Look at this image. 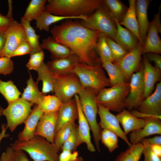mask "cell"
Returning a JSON list of instances; mask_svg holds the SVG:
<instances>
[{"instance_id": "7dc6e473", "label": "cell", "mask_w": 161, "mask_h": 161, "mask_svg": "<svg viewBox=\"0 0 161 161\" xmlns=\"http://www.w3.org/2000/svg\"><path fill=\"white\" fill-rule=\"evenodd\" d=\"M78 156V152L77 151L73 152L67 150H62L59 155V161H75Z\"/></svg>"}, {"instance_id": "4fadbf2b", "label": "cell", "mask_w": 161, "mask_h": 161, "mask_svg": "<svg viewBox=\"0 0 161 161\" xmlns=\"http://www.w3.org/2000/svg\"><path fill=\"white\" fill-rule=\"evenodd\" d=\"M161 5L157 13L155 14L154 18L150 22L145 42L142 50V54L148 53H161V40L159 33L161 32L160 21Z\"/></svg>"}, {"instance_id": "9f6ffc18", "label": "cell", "mask_w": 161, "mask_h": 161, "mask_svg": "<svg viewBox=\"0 0 161 161\" xmlns=\"http://www.w3.org/2000/svg\"><path fill=\"white\" fill-rule=\"evenodd\" d=\"M5 32H0V52L4 47L6 43V37Z\"/></svg>"}, {"instance_id": "94428289", "label": "cell", "mask_w": 161, "mask_h": 161, "mask_svg": "<svg viewBox=\"0 0 161 161\" xmlns=\"http://www.w3.org/2000/svg\"></svg>"}, {"instance_id": "277c9868", "label": "cell", "mask_w": 161, "mask_h": 161, "mask_svg": "<svg viewBox=\"0 0 161 161\" xmlns=\"http://www.w3.org/2000/svg\"><path fill=\"white\" fill-rule=\"evenodd\" d=\"M103 68L101 63L92 66L79 62L70 72L77 76L83 88H91L98 93L103 89L111 86Z\"/></svg>"}, {"instance_id": "44dd1931", "label": "cell", "mask_w": 161, "mask_h": 161, "mask_svg": "<svg viewBox=\"0 0 161 161\" xmlns=\"http://www.w3.org/2000/svg\"><path fill=\"white\" fill-rule=\"evenodd\" d=\"M151 1L150 0H137L136 1V13L139 35L143 45L150 23L148 19L147 10Z\"/></svg>"}, {"instance_id": "cb8c5ba5", "label": "cell", "mask_w": 161, "mask_h": 161, "mask_svg": "<svg viewBox=\"0 0 161 161\" xmlns=\"http://www.w3.org/2000/svg\"><path fill=\"white\" fill-rule=\"evenodd\" d=\"M116 116L126 135L130 132L143 127L145 124L144 120L135 116L130 111L125 108Z\"/></svg>"}, {"instance_id": "e575fe53", "label": "cell", "mask_w": 161, "mask_h": 161, "mask_svg": "<svg viewBox=\"0 0 161 161\" xmlns=\"http://www.w3.org/2000/svg\"><path fill=\"white\" fill-rule=\"evenodd\" d=\"M143 148L141 142L132 144L131 146L121 152L114 161H139Z\"/></svg>"}, {"instance_id": "11a10c76", "label": "cell", "mask_w": 161, "mask_h": 161, "mask_svg": "<svg viewBox=\"0 0 161 161\" xmlns=\"http://www.w3.org/2000/svg\"><path fill=\"white\" fill-rule=\"evenodd\" d=\"M150 145L152 151L157 155L161 157V145Z\"/></svg>"}, {"instance_id": "5b68a950", "label": "cell", "mask_w": 161, "mask_h": 161, "mask_svg": "<svg viewBox=\"0 0 161 161\" xmlns=\"http://www.w3.org/2000/svg\"><path fill=\"white\" fill-rule=\"evenodd\" d=\"M97 93L90 88H82L78 94L81 109L92 133L96 148L100 151V141L102 129L97 120L98 112Z\"/></svg>"}, {"instance_id": "ee69618b", "label": "cell", "mask_w": 161, "mask_h": 161, "mask_svg": "<svg viewBox=\"0 0 161 161\" xmlns=\"http://www.w3.org/2000/svg\"><path fill=\"white\" fill-rule=\"evenodd\" d=\"M140 142L143 146L142 154H143L144 157L143 161H161V157L152 151L150 145L145 138L143 139Z\"/></svg>"}, {"instance_id": "e0dca14e", "label": "cell", "mask_w": 161, "mask_h": 161, "mask_svg": "<svg viewBox=\"0 0 161 161\" xmlns=\"http://www.w3.org/2000/svg\"><path fill=\"white\" fill-rule=\"evenodd\" d=\"M143 64L144 86L143 100L152 93L155 84L160 81L161 71L150 63L145 55L143 57Z\"/></svg>"}, {"instance_id": "7402d4cb", "label": "cell", "mask_w": 161, "mask_h": 161, "mask_svg": "<svg viewBox=\"0 0 161 161\" xmlns=\"http://www.w3.org/2000/svg\"><path fill=\"white\" fill-rule=\"evenodd\" d=\"M78 118V109L74 98L63 103L58 112L55 135L64 125L71 121H75Z\"/></svg>"}, {"instance_id": "816d5d0a", "label": "cell", "mask_w": 161, "mask_h": 161, "mask_svg": "<svg viewBox=\"0 0 161 161\" xmlns=\"http://www.w3.org/2000/svg\"><path fill=\"white\" fill-rule=\"evenodd\" d=\"M15 161H29L24 151L21 150L14 151Z\"/></svg>"}, {"instance_id": "f6af8a7d", "label": "cell", "mask_w": 161, "mask_h": 161, "mask_svg": "<svg viewBox=\"0 0 161 161\" xmlns=\"http://www.w3.org/2000/svg\"><path fill=\"white\" fill-rule=\"evenodd\" d=\"M14 69L13 62L11 58L6 56L0 57V74L9 75L13 72Z\"/></svg>"}, {"instance_id": "9c48e42d", "label": "cell", "mask_w": 161, "mask_h": 161, "mask_svg": "<svg viewBox=\"0 0 161 161\" xmlns=\"http://www.w3.org/2000/svg\"><path fill=\"white\" fill-rule=\"evenodd\" d=\"M33 105L19 97L8 104L7 108L4 109L3 114L6 118V126L10 131H14L18 126L24 123L31 113Z\"/></svg>"}, {"instance_id": "52a82bcc", "label": "cell", "mask_w": 161, "mask_h": 161, "mask_svg": "<svg viewBox=\"0 0 161 161\" xmlns=\"http://www.w3.org/2000/svg\"><path fill=\"white\" fill-rule=\"evenodd\" d=\"M129 90V82H127L105 88L97 94V103L110 111L119 113L125 108L126 99Z\"/></svg>"}, {"instance_id": "8fae6325", "label": "cell", "mask_w": 161, "mask_h": 161, "mask_svg": "<svg viewBox=\"0 0 161 161\" xmlns=\"http://www.w3.org/2000/svg\"><path fill=\"white\" fill-rule=\"evenodd\" d=\"M143 64L132 75L129 82L130 90L125 101V108L131 111L136 110L143 100L144 86L143 77Z\"/></svg>"}, {"instance_id": "4dcf8cb0", "label": "cell", "mask_w": 161, "mask_h": 161, "mask_svg": "<svg viewBox=\"0 0 161 161\" xmlns=\"http://www.w3.org/2000/svg\"><path fill=\"white\" fill-rule=\"evenodd\" d=\"M21 23L24 27L26 34L27 42L31 48L30 55L42 50L39 42L40 35L36 34L30 22L21 18Z\"/></svg>"}, {"instance_id": "7bdbcfd3", "label": "cell", "mask_w": 161, "mask_h": 161, "mask_svg": "<svg viewBox=\"0 0 161 161\" xmlns=\"http://www.w3.org/2000/svg\"><path fill=\"white\" fill-rule=\"evenodd\" d=\"M44 57L43 50L30 55V57L26 66L29 70L36 71L42 64Z\"/></svg>"}, {"instance_id": "f907efd6", "label": "cell", "mask_w": 161, "mask_h": 161, "mask_svg": "<svg viewBox=\"0 0 161 161\" xmlns=\"http://www.w3.org/2000/svg\"><path fill=\"white\" fill-rule=\"evenodd\" d=\"M14 20L6 16L0 15V32H5Z\"/></svg>"}, {"instance_id": "5bb4252c", "label": "cell", "mask_w": 161, "mask_h": 161, "mask_svg": "<svg viewBox=\"0 0 161 161\" xmlns=\"http://www.w3.org/2000/svg\"><path fill=\"white\" fill-rule=\"evenodd\" d=\"M98 112L100 122L98 124L102 129L109 130L116 134L118 137L123 139L129 148L132 144L121 128L120 123L116 116L108 109L98 104Z\"/></svg>"}, {"instance_id": "c3c4849f", "label": "cell", "mask_w": 161, "mask_h": 161, "mask_svg": "<svg viewBox=\"0 0 161 161\" xmlns=\"http://www.w3.org/2000/svg\"><path fill=\"white\" fill-rule=\"evenodd\" d=\"M14 152L15 151L12 146L7 147L1 154L0 161H15Z\"/></svg>"}, {"instance_id": "3957f363", "label": "cell", "mask_w": 161, "mask_h": 161, "mask_svg": "<svg viewBox=\"0 0 161 161\" xmlns=\"http://www.w3.org/2000/svg\"><path fill=\"white\" fill-rule=\"evenodd\" d=\"M14 151L27 152L33 161H59L60 149L44 138L35 135L26 141L16 140L11 146Z\"/></svg>"}, {"instance_id": "60d3db41", "label": "cell", "mask_w": 161, "mask_h": 161, "mask_svg": "<svg viewBox=\"0 0 161 161\" xmlns=\"http://www.w3.org/2000/svg\"><path fill=\"white\" fill-rule=\"evenodd\" d=\"M78 125L75 123L70 135L64 143L61 149L67 150L73 152L76 151L78 146Z\"/></svg>"}, {"instance_id": "6f0895ef", "label": "cell", "mask_w": 161, "mask_h": 161, "mask_svg": "<svg viewBox=\"0 0 161 161\" xmlns=\"http://www.w3.org/2000/svg\"><path fill=\"white\" fill-rule=\"evenodd\" d=\"M4 109L3 108L2 106L0 105V117L3 115V112Z\"/></svg>"}, {"instance_id": "484cf974", "label": "cell", "mask_w": 161, "mask_h": 161, "mask_svg": "<svg viewBox=\"0 0 161 161\" xmlns=\"http://www.w3.org/2000/svg\"><path fill=\"white\" fill-rule=\"evenodd\" d=\"M115 21L117 25V30L114 41L129 52L134 48L139 41L131 32L122 27L116 21Z\"/></svg>"}, {"instance_id": "681fc988", "label": "cell", "mask_w": 161, "mask_h": 161, "mask_svg": "<svg viewBox=\"0 0 161 161\" xmlns=\"http://www.w3.org/2000/svg\"><path fill=\"white\" fill-rule=\"evenodd\" d=\"M149 61H153L155 64L154 66L161 71V56L160 54L150 52L145 55Z\"/></svg>"}, {"instance_id": "ab89813d", "label": "cell", "mask_w": 161, "mask_h": 161, "mask_svg": "<svg viewBox=\"0 0 161 161\" xmlns=\"http://www.w3.org/2000/svg\"><path fill=\"white\" fill-rule=\"evenodd\" d=\"M75 121H71L63 126L55 134L54 144L60 150L64 142L70 135L75 123Z\"/></svg>"}, {"instance_id": "91938a15", "label": "cell", "mask_w": 161, "mask_h": 161, "mask_svg": "<svg viewBox=\"0 0 161 161\" xmlns=\"http://www.w3.org/2000/svg\"><path fill=\"white\" fill-rule=\"evenodd\" d=\"M2 15L1 14V13L0 12V15Z\"/></svg>"}, {"instance_id": "30bf717a", "label": "cell", "mask_w": 161, "mask_h": 161, "mask_svg": "<svg viewBox=\"0 0 161 161\" xmlns=\"http://www.w3.org/2000/svg\"><path fill=\"white\" fill-rule=\"evenodd\" d=\"M143 46L139 42L134 48L121 58L113 62L121 71L126 82H129L132 75L140 67Z\"/></svg>"}, {"instance_id": "836d02e7", "label": "cell", "mask_w": 161, "mask_h": 161, "mask_svg": "<svg viewBox=\"0 0 161 161\" xmlns=\"http://www.w3.org/2000/svg\"><path fill=\"white\" fill-rule=\"evenodd\" d=\"M0 93L4 97L8 104L19 98L21 94L12 80L5 81L1 79Z\"/></svg>"}, {"instance_id": "f5cc1de1", "label": "cell", "mask_w": 161, "mask_h": 161, "mask_svg": "<svg viewBox=\"0 0 161 161\" xmlns=\"http://www.w3.org/2000/svg\"><path fill=\"white\" fill-rule=\"evenodd\" d=\"M150 145H161V136L159 135L149 138H145Z\"/></svg>"}, {"instance_id": "d4e9b609", "label": "cell", "mask_w": 161, "mask_h": 161, "mask_svg": "<svg viewBox=\"0 0 161 161\" xmlns=\"http://www.w3.org/2000/svg\"><path fill=\"white\" fill-rule=\"evenodd\" d=\"M40 46L42 49H47L50 52L52 59L63 58L74 54L69 48L57 42L51 36L42 40Z\"/></svg>"}, {"instance_id": "f546056e", "label": "cell", "mask_w": 161, "mask_h": 161, "mask_svg": "<svg viewBox=\"0 0 161 161\" xmlns=\"http://www.w3.org/2000/svg\"><path fill=\"white\" fill-rule=\"evenodd\" d=\"M75 17H66L55 15L44 11L36 19V28L40 30L49 31V27L52 24L64 20L76 19Z\"/></svg>"}, {"instance_id": "7a4b0ae2", "label": "cell", "mask_w": 161, "mask_h": 161, "mask_svg": "<svg viewBox=\"0 0 161 161\" xmlns=\"http://www.w3.org/2000/svg\"><path fill=\"white\" fill-rule=\"evenodd\" d=\"M45 11L52 14L85 20L103 2L102 0H49Z\"/></svg>"}, {"instance_id": "603a6c76", "label": "cell", "mask_w": 161, "mask_h": 161, "mask_svg": "<svg viewBox=\"0 0 161 161\" xmlns=\"http://www.w3.org/2000/svg\"><path fill=\"white\" fill-rule=\"evenodd\" d=\"M80 61L74 54L67 57L52 59L46 63L48 68L53 72L64 74L71 72Z\"/></svg>"}, {"instance_id": "f35d334b", "label": "cell", "mask_w": 161, "mask_h": 161, "mask_svg": "<svg viewBox=\"0 0 161 161\" xmlns=\"http://www.w3.org/2000/svg\"><path fill=\"white\" fill-rule=\"evenodd\" d=\"M117 135L113 132L107 129H102L100 140L110 153L112 152L118 147Z\"/></svg>"}, {"instance_id": "f1b7e54d", "label": "cell", "mask_w": 161, "mask_h": 161, "mask_svg": "<svg viewBox=\"0 0 161 161\" xmlns=\"http://www.w3.org/2000/svg\"><path fill=\"white\" fill-rule=\"evenodd\" d=\"M29 78L27 82V86L23 91L21 97L35 105H38L42 101L44 95L38 89V83L34 81L29 71Z\"/></svg>"}, {"instance_id": "9a60e30c", "label": "cell", "mask_w": 161, "mask_h": 161, "mask_svg": "<svg viewBox=\"0 0 161 161\" xmlns=\"http://www.w3.org/2000/svg\"><path fill=\"white\" fill-rule=\"evenodd\" d=\"M58 112L44 113L38 123L35 135L41 137L54 144Z\"/></svg>"}, {"instance_id": "bcb514c9", "label": "cell", "mask_w": 161, "mask_h": 161, "mask_svg": "<svg viewBox=\"0 0 161 161\" xmlns=\"http://www.w3.org/2000/svg\"><path fill=\"white\" fill-rule=\"evenodd\" d=\"M31 52L30 47L27 42L21 44L10 55L9 57H12L21 56L28 54H30Z\"/></svg>"}, {"instance_id": "1f68e13d", "label": "cell", "mask_w": 161, "mask_h": 161, "mask_svg": "<svg viewBox=\"0 0 161 161\" xmlns=\"http://www.w3.org/2000/svg\"><path fill=\"white\" fill-rule=\"evenodd\" d=\"M100 61L103 67L108 74L111 86L126 82L121 71L113 62L104 60Z\"/></svg>"}, {"instance_id": "d590c367", "label": "cell", "mask_w": 161, "mask_h": 161, "mask_svg": "<svg viewBox=\"0 0 161 161\" xmlns=\"http://www.w3.org/2000/svg\"><path fill=\"white\" fill-rule=\"evenodd\" d=\"M103 2L109 8L114 20L119 23L123 20L128 9L120 0H104Z\"/></svg>"}, {"instance_id": "ba28073f", "label": "cell", "mask_w": 161, "mask_h": 161, "mask_svg": "<svg viewBox=\"0 0 161 161\" xmlns=\"http://www.w3.org/2000/svg\"><path fill=\"white\" fill-rule=\"evenodd\" d=\"M53 92L62 103L68 101L83 88L77 76L74 73L60 74L53 72Z\"/></svg>"}, {"instance_id": "2e32d148", "label": "cell", "mask_w": 161, "mask_h": 161, "mask_svg": "<svg viewBox=\"0 0 161 161\" xmlns=\"http://www.w3.org/2000/svg\"><path fill=\"white\" fill-rule=\"evenodd\" d=\"M144 120L145 121V126L130 134V142L132 144L139 143L143 139L151 135H161V116H152Z\"/></svg>"}, {"instance_id": "4316f807", "label": "cell", "mask_w": 161, "mask_h": 161, "mask_svg": "<svg viewBox=\"0 0 161 161\" xmlns=\"http://www.w3.org/2000/svg\"><path fill=\"white\" fill-rule=\"evenodd\" d=\"M135 0L129 1V7L123 20L119 24L124 26L138 38L139 42L143 45L140 39L136 17Z\"/></svg>"}, {"instance_id": "74e56055", "label": "cell", "mask_w": 161, "mask_h": 161, "mask_svg": "<svg viewBox=\"0 0 161 161\" xmlns=\"http://www.w3.org/2000/svg\"><path fill=\"white\" fill-rule=\"evenodd\" d=\"M96 49L100 60L113 62L111 51L106 40V35L100 32L96 45Z\"/></svg>"}, {"instance_id": "6da1fadb", "label": "cell", "mask_w": 161, "mask_h": 161, "mask_svg": "<svg viewBox=\"0 0 161 161\" xmlns=\"http://www.w3.org/2000/svg\"><path fill=\"white\" fill-rule=\"evenodd\" d=\"M50 32L57 42L67 47L78 57L80 62L92 66L101 63L96 49L99 31L68 20L54 26Z\"/></svg>"}, {"instance_id": "b9f144b4", "label": "cell", "mask_w": 161, "mask_h": 161, "mask_svg": "<svg viewBox=\"0 0 161 161\" xmlns=\"http://www.w3.org/2000/svg\"><path fill=\"white\" fill-rule=\"evenodd\" d=\"M106 40L111 51L113 62L120 59L128 52L120 45L106 36Z\"/></svg>"}, {"instance_id": "d6986e66", "label": "cell", "mask_w": 161, "mask_h": 161, "mask_svg": "<svg viewBox=\"0 0 161 161\" xmlns=\"http://www.w3.org/2000/svg\"><path fill=\"white\" fill-rule=\"evenodd\" d=\"M74 98L76 103L78 111V145L79 146L82 143H85L89 151L91 152H94L96 149L91 141L90 127L81 108L78 95H76Z\"/></svg>"}, {"instance_id": "8992f818", "label": "cell", "mask_w": 161, "mask_h": 161, "mask_svg": "<svg viewBox=\"0 0 161 161\" xmlns=\"http://www.w3.org/2000/svg\"><path fill=\"white\" fill-rule=\"evenodd\" d=\"M81 20L80 23L84 27L102 32L114 41L117 30L116 24L103 1L86 20Z\"/></svg>"}, {"instance_id": "680465c9", "label": "cell", "mask_w": 161, "mask_h": 161, "mask_svg": "<svg viewBox=\"0 0 161 161\" xmlns=\"http://www.w3.org/2000/svg\"><path fill=\"white\" fill-rule=\"evenodd\" d=\"M75 161H83V159L81 157H78Z\"/></svg>"}, {"instance_id": "ffe728a7", "label": "cell", "mask_w": 161, "mask_h": 161, "mask_svg": "<svg viewBox=\"0 0 161 161\" xmlns=\"http://www.w3.org/2000/svg\"><path fill=\"white\" fill-rule=\"evenodd\" d=\"M44 112L38 105H35L30 114L24 123L23 130L18 135V140L20 141L27 140L35 136L39 120Z\"/></svg>"}, {"instance_id": "83f0119b", "label": "cell", "mask_w": 161, "mask_h": 161, "mask_svg": "<svg viewBox=\"0 0 161 161\" xmlns=\"http://www.w3.org/2000/svg\"><path fill=\"white\" fill-rule=\"evenodd\" d=\"M38 77L36 82L40 81L42 83L41 92L46 95L51 92H53L54 87L53 72L47 66L44 61L36 70Z\"/></svg>"}, {"instance_id": "ac0fdd59", "label": "cell", "mask_w": 161, "mask_h": 161, "mask_svg": "<svg viewBox=\"0 0 161 161\" xmlns=\"http://www.w3.org/2000/svg\"><path fill=\"white\" fill-rule=\"evenodd\" d=\"M137 110L141 113L150 115L161 116V82L156 84L153 93L143 100Z\"/></svg>"}, {"instance_id": "db71d44e", "label": "cell", "mask_w": 161, "mask_h": 161, "mask_svg": "<svg viewBox=\"0 0 161 161\" xmlns=\"http://www.w3.org/2000/svg\"><path fill=\"white\" fill-rule=\"evenodd\" d=\"M1 131L0 133V144L2 140L4 138H7L10 136L9 134H6V132L7 129L6 126V125L2 124L1 125Z\"/></svg>"}, {"instance_id": "d6a6232c", "label": "cell", "mask_w": 161, "mask_h": 161, "mask_svg": "<svg viewBox=\"0 0 161 161\" xmlns=\"http://www.w3.org/2000/svg\"><path fill=\"white\" fill-rule=\"evenodd\" d=\"M46 0H32L22 18L30 21L36 20L45 11Z\"/></svg>"}, {"instance_id": "8d00e7d4", "label": "cell", "mask_w": 161, "mask_h": 161, "mask_svg": "<svg viewBox=\"0 0 161 161\" xmlns=\"http://www.w3.org/2000/svg\"><path fill=\"white\" fill-rule=\"evenodd\" d=\"M63 103L55 95H45L40 103L38 105L44 113L58 111Z\"/></svg>"}, {"instance_id": "7c38bea8", "label": "cell", "mask_w": 161, "mask_h": 161, "mask_svg": "<svg viewBox=\"0 0 161 161\" xmlns=\"http://www.w3.org/2000/svg\"><path fill=\"white\" fill-rule=\"evenodd\" d=\"M5 46L0 52V57H9L10 54L21 44L27 42L25 31L21 23L14 20L5 32Z\"/></svg>"}]
</instances>
